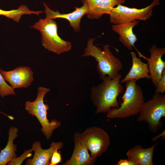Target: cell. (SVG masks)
Returning a JSON list of instances; mask_svg holds the SVG:
<instances>
[{"mask_svg": "<svg viewBox=\"0 0 165 165\" xmlns=\"http://www.w3.org/2000/svg\"><path fill=\"white\" fill-rule=\"evenodd\" d=\"M116 165H135L134 163L132 161L129 159H121L118 161Z\"/></svg>", "mask_w": 165, "mask_h": 165, "instance_id": "cell-24", "label": "cell"}, {"mask_svg": "<svg viewBox=\"0 0 165 165\" xmlns=\"http://www.w3.org/2000/svg\"><path fill=\"white\" fill-rule=\"evenodd\" d=\"M0 72L4 80L14 89L27 88L34 80L33 73L31 68L28 66H19L9 71L0 69Z\"/></svg>", "mask_w": 165, "mask_h": 165, "instance_id": "cell-9", "label": "cell"}, {"mask_svg": "<svg viewBox=\"0 0 165 165\" xmlns=\"http://www.w3.org/2000/svg\"><path fill=\"white\" fill-rule=\"evenodd\" d=\"M18 129L15 127L11 126L9 128L7 144L0 152V165H6L11 160L17 157V146L14 144V141L18 136Z\"/></svg>", "mask_w": 165, "mask_h": 165, "instance_id": "cell-18", "label": "cell"}, {"mask_svg": "<svg viewBox=\"0 0 165 165\" xmlns=\"http://www.w3.org/2000/svg\"><path fill=\"white\" fill-rule=\"evenodd\" d=\"M121 78L120 74L114 79L105 77L99 85L92 86L90 97L96 108V113H106L112 108H119L117 97L123 91L120 82Z\"/></svg>", "mask_w": 165, "mask_h": 165, "instance_id": "cell-1", "label": "cell"}, {"mask_svg": "<svg viewBox=\"0 0 165 165\" xmlns=\"http://www.w3.org/2000/svg\"><path fill=\"white\" fill-rule=\"evenodd\" d=\"M139 21L114 24L112 30L119 35V39L128 50H132L137 41L136 35L133 32V28L139 23Z\"/></svg>", "mask_w": 165, "mask_h": 165, "instance_id": "cell-15", "label": "cell"}, {"mask_svg": "<svg viewBox=\"0 0 165 165\" xmlns=\"http://www.w3.org/2000/svg\"><path fill=\"white\" fill-rule=\"evenodd\" d=\"M165 130H164L161 134L158 135L157 136L155 137L154 138H153L152 140V141H156L157 139L160 138V137L163 136L165 138Z\"/></svg>", "mask_w": 165, "mask_h": 165, "instance_id": "cell-25", "label": "cell"}, {"mask_svg": "<svg viewBox=\"0 0 165 165\" xmlns=\"http://www.w3.org/2000/svg\"><path fill=\"white\" fill-rule=\"evenodd\" d=\"M137 81L131 80L125 82L126 89L121 97L123 102L119 108H111L107 112V118L124 119L139 113L144 99L142 90Z\"/></svg>", "mask_w": 165, "mask_h": 165, "instance_id": "cell-3", "label": "cell"}, {"mask_svg": "<svg viewBox=\"0 0 165 165\" xmlns=\"http://www.w3.org/2000/svg\"><path fill=\"white\" fill-rule=\"evenodd\" d=\"M32 148L30 149L24 151L19 157H16L9 161L8 165H21L23 162L27 158L31 155V152L33 151Z\"/></svg>", "mask_w": 165, "mask_h": 165, "instance_id": "cell-21", "label": "cell"}, {"mask_svg": "<svg viewBox=\"0 0 165 165\" xmlns=\"http://www.w3.org/2000/svg\"><path fill=\"white\" fill-rule=\"evenodd\" d=\"M158 142L152 146L144 148L140 145L135 146L127 152L128 159L135 165H153V155L155 147Z\"/></svg>", "mask_w": 165, "mask_h": 165, "instance_id": "cell-16", "label": "cell"}, {"mask_svg": "<svg viewBox=\"0 0 165 165\" xmlns=\"http://www.w3.org/2000/svg\"><path fill=\"white\" fill-rule=\"evenodd\" d=\"M155 87V93L163 94L165 92V69L163 71L161 77Z\"/></svg>", "mask_w": 165, "mask_h": 165, "instance_id": "cell-23", "label": "cell"}, {"mask_svg": "<svg viewBox=\"0 0 165 165\" xmlns=\"http://www.w3.org/2000/svg\"><path fill=\"white\" fill-rule=\"evenodd\" d=\"M59 148H56L53 151L50 160L49 165H57L62 162L61 156Z\"/></svg>", "mask_w": 165, "mask_h": 165, "instance_id": "cell-22", "label": "cell"}, {"mask_svg": "<svg viewBox=\"0 0 165 165\" xmlns=\"http://www.w3.org/2000/svg\"><path fill=\"white\" fill-rule=\"evenodd\" d=\"M63 145L62 142H52L49 148L44 149L42 148L40 142H35L32 147L34 152L33 156L32 158L26 160V165H49L50 160L54 150L57 148L61 149Z\"/></svg>", "mask_w": 165, "mask_h": 165, "instance_id": "cell-13", "label": "cell"}, {"mask_svg": "<svg viewBox=\"0 0 165 165\" xmlns=\"http://www.w3.org/2000/svg\"><path fill=\"white\" fill-rule=\"evenodd\" d=\"M43 12L30 10L25 5H22L18 9L10 10H4L0 9V15H3L6 17L12 19L16 22H19L22 16L24 14H35L39 15Z\"/></svg>", "mask_w": 165, "mask_h": 165, "instance_id": "cell-19", "label": "cell"}, {"mask_svg": "<svg viewBox=\"0 0 165 165\" xmlns=\"http://www.w3.org/2000/svg\"><path fill=\"white\" fill-rule=\"evenodd\" d=\"M139 114L137 122H146L152 132H157L161 126V119L165 117V96L155 93L152 99L144 102Z\"/></svg>", "mask_w": 165, "mask_h": 165, "instance_id": "cell-6", "label": "cell"}, {"mask_svg": "<svg viewBox=\"0 0 165 165\" xmlns=\"http://www.w3.org/2000/svg\"><path fill=\"white\" fill-rule=\"evenodd\" d=\"M150 56L147 61L148 69L152 83L156 87L165 69V62L162 59L165 48L158 47L154 44L149 49Z\"/></svg>", "mask_w": 165, "mask_h": 165, "instance_id": "cell-10", "label": "cell"}, {"mask_svg": "<svg viewBox=\"0 0 165 165\" xmlns=\"http://www.w3.org/2000/svg\"><path fill=\"white\" fill-rule=\"evenodd\" d=\"M89 8L86 14L90 19H98L104 14H109L115 7L124 4L125 0H82Z\"/></svg>", "mask_w": 165, "mask_h": 165, "instance_id": "cell-14", "label": "cell"}, {"mask_svg": "<svg viewBox=\"0 0 165 165\" xmlns=\"http://www.w3.org/2000/svg\"><path fill=\"white\" fill-rule=\"evenodd\" d=\"M159 4L160 0H154L149 5L141 9L119 5L109 14L110 22L114 24L138 20L145 21L152 16L153 8Z\"/></svg>", "mask_w": 165, "mask_h": 165, "instance_id": "cell-7", "label": "cell"}, {"mask_svg": "<svg viewBox=\"0 0 165 165\" xmlns=\"http://www.w3.org/2000/svg\"><path fill=\"white\" fill-rule=\"evenodd\" d=\"M81 138L93 158L97 159L107 150L110 139L107 133L96 127H89L80 133Z\"/></svg>", "mask_w": 165, "mask_h": 165, "instance_id": "cell-8", "label": "cell"}, {"mask_svg": "<svg viewBox=\"0 0 165 165\" xmlns=\"http://www.w3.org/2000/svg\"><path fill=\"white\" fill-rule=\"evenodd\" d=\"M30 27L40 32L42 45L49 51L60 55L71 49V42L63 39L58 35L57 25L53 20L46 17L40 19Z\"/></svg>", "mask_w": 165, "mask_h": 165, "instance_id": "cell-4", "label": "cell"}, {"mask_svg": "<svg viewBox=\"0 0 165 165\" xmlns=\"http://www.w3.org/2000/svg\"><path fill=\"white\" fill-rule=\"evenodd\" d=\"M95 39L92 38L88 40L82 56H91L95 59L98 63L97 69L100 79L115 78L123 68L121 62L113 54L108 45L104 46L102 50L94 45Z\"/></svg>", "mask_w": 165, "mask_h": 165, "instance_id": "cell-2", "label": "cell"}, {"mask_svg": "<svg viewBox=\"0 0 165 165\" xmlns=\"http://www.w3.org/2000/svg\"><path fill=\"white\" fill-rule=\"evenodd\" d=\"M50 89L43 87H39L37 89V95L33 101H27L25 104V109L28 113L35 116L42 126L41 131L47 140L50 139L54 131L59 128L61 124L60 122L53 119L50 122L47 116L49 106L44 103L46 94Z\"/></svg>", "mask_w": 165, "mask_h": 165, "instance_id": "cell-5", "label": "cell"}, {"mask_svg": "<svg viewBox=\"0 0 165 165\" xmlns=\"http://www.w3.org/2000/svg\"><path fill=\"white\" fill-rule=\"evenodd\" d=\"M74 148L70 158L64 163L63 165H91L96 159L93 158L89 152L82 140L80 133L76 132L74 136Z\"/></svg>", "mask_w": 165, "mask_h": 165, "instance_id": "cell-12", "label": "cell"}, {"mask_svg": "<svg viewBox=\"0 0 165 165\" xmlns=\"http://www.w3.org/2000/svg\"><path fill=\"white\" fill-rule=\"evenodd\" d=\"M14 89L8 85L3 78L0 72V96L4 98L9 95H15Z\"/></svg>", "mask_w": 165, "mask_h": 165, "instance_id": "cell-20", "label": "cell"}, {"mask_svg": "<svg viewBox=\"0 0 165 165\" xmlns=\"http://www.w3.org/2000/svg\"><path fill=\"white\" fill-rule=\"evenodd\" d=\"M130 54L132 61V66L124 78L120 80V82L122 83L131 80L137 81L143 78L150 79L147 64L143 62L140 58L137 57L134 52L131 51Z\"/></svg>", "mask_w": 165, "mask_h": 165, "instance_id": "cell-17", "label": "cell"}, {"mask_svg": "<svg viewBox=\"0 0 165 165\" xmlns=\"http://www.w3.org/2000/svg\"><path fill=\"white\" fill-rule=\"evenodd\" d=\"M83 5L80 7H75V9L72 13H61L59 11H56L51 9L45 3L43 5L45 7V12L46 17L52 19L56 18H62L68 20L70 26L74 31L77 32L80 31V22L81 18L85 15L87 14L89 11L88 6L84 2Z\"/></svg>", "mask_w": 165, "mask_h": 165, "instance_id": "cell-11", "label": "cell"}]
</instances>
